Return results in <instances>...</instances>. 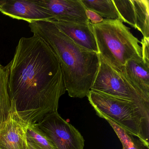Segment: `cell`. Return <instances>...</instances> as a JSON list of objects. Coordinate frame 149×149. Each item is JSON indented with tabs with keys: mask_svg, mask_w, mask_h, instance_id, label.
Here are the masks:
<instances>
[{
	"mask_svg": "<svg viewBox=\"0 0 149 149\" xmlns=\"http://www.w3.org/2000/svg\"><path fill=\"white\" fill-rule=\"evenodd\" d=\"M9 93L19 115L29 124L57 111L66 91L60 63L40 37H22L5 67Z\"/></svg>",
	"mask_w": 149,
	"mask_h": 149,
	"instance_id": "1",
	"label": "cell"
},
{
	"mask_svg": "<svg viewBox=\"0 0 149 149\" xmlns=\"http://www.w3.org/2000/svg\"><path fill=\"white\" fill-rule=\"evenodd\" d=\"M91 25L98 54L116 70L119 71L130 60L142 61L140 41L122 21L104 19Z\"/></svg>",
	"mask_w": 149,
	"mask_h": 149,
	"instance_id": "4",
	"label": "cell"
},
{
	"mask_svg": "<svg viewBox=\"0 0 149 149\" xmlns=\"http://www.w3.org/2000/svg\"><path fill=\"white\" fill-rule=\"evenodd\" d=\"M86 15L88 19L92 25L101 23L104 19V18L97 13L88 9H86Z\"/></svg>",
	"mask_w": 149,
	"mask_h": 149,
	"instance_id": "19",
	"label": "cell"
},
{
	"mask_svg": "<svg viewBox=\"0 0 149 149\" xmlns=\"http://www.w3.org/2000/svg\"><path fill=\"white\" fill-rule=\"evenodd\" d=\"M120 21L136 29V13L132 0H113Z\"/></svg>",
	"mask_w": 149,
	"mask_h": 149,
	"instance_id": "17",
	"label": "cell"
},
{
	"mask_svg": "<svg viewBox=\"0 0 149 149\" xmlns=\"http://www.w3.org/2000/svg\"><path fill=\"white\" fill-rule=\"evenodd\" d=\"M29 125L19 115L12 100L7 118L0 127V149H29L26 132Z\"/></svg>",
	"mask_w": 149,
	"mask_h": 149,
	"instance_id": "7",
	"label": "cell"
},
{
	"mask_svg": "<svg viewBox=\"0 0 149 149\" xmlns=\"http://www.w3.org/2000/svg\"><path fill=\"white\" fill-rule=\"evenodd\" d=\"M37 124L56 149H84V139L78 130L58 114L53 112Z\"/></svg>",
	"mask_w": 149,
	"mask_h": 149,
	"instance_id": "6",
	"label": "cell"
},
{
	"mask_svg": "<svg viewBox=\"0 0 149 149\" xmlns=\"http://www.w3.org/2000/svg\"><path fill=\"white\" fill-rule=\"evenodd\" d=\"M89 102L97 116L107 117L149 148V106L90 90Z\"/></svg>",
	"mask_w": 149,
	"mask_h": 149,
	"instance_id": "3",
	"label": "cell"
},
{
	"mask_svg": "<svg viewBox=\"0 0 149 149\" xmlns=\"http://www.w3.org/2000/svg\"><path fill=\"white\" fill-rule=\"evenodd\" d=\"M98 116L105 119L109 123L120 139L123 145V149H144V146L139 139L135 138L134 136L107 117L102 115Z\"/></svg>",
	"mask_w": 149,
	"mask_h": 149,
	"instance_id": "16",
	"label": "cell"
},
{
	"mask_svg": "<svg viewBox=\"0 0 149 149\" xmlns=\"http://www.w3.org/2000/svg\"><path fill=\"white\" fill-rule=\"evenodd\" d=\"M53 17L52 20L88 24L86 9L81 0H37Z\"/></svg>",
	"mask_w": 149,
	"mask_h": 149,
	"instance_id": "9",
	"label": "cell"
},
{
	"mask_svg": "<svg viewBox=\"0 0 149 149\" xmlns=\"http://www.w3.org/2000/svg\"><path fill=\"white\" fill-rule=\"evenodd\" d=\"M12 101L6 68L0 64V127L7 118Z\"/></svg>",
	"mask_w": 149,
	"mask_h": 149,
	"instance_id": "14",
	"label": "cell"
},
{
	"mask_svg": "<svg viewBox=\"0 0 149 149\" xmlns=\"http://www.w3.org/2000/svg\"><path fill=\"white\" fill-rule=\"evenodd\" d=\"M136 13V29L149 38V1L132 0Z\"/></svg>",
	"mask_w": 149,
	"mask_h": 149,
	"instance_id": "15",
	"label": "cell"
},
{
	"mask_svg": "<svg viewBox=\"0 0 149 149\" xmlns=\"http://www.w3.org/2000/svg\"><path fill=\"white\" fill-rule=\"evenodd\" d=\"M29 149H56L47 135L37 124H29L26 132Z\"/></svg>",
	"mask_w": 149,
	"mask_h": 149,
	"instance_id": "12",
	"label": "cell"
},
{
	"mask_svg": "<svg viewBox=\"0 0 149 149\" xmlns=\"http://www.w3.org/2000/svg\"><path fill=\"white\" fill-rule=\"evenodd\" d=\"M99 68L91 90L149 106V103L144 99L120 72L106 63L99 55Z\"/></svg>",
	"mask_w": 149,
	"mask_h": 149,
	"instance_id": "5",
	"label": "cell"
},
{
	"mask_svg": "<svg viewBox=\"0 0 149 149\" xmlns=\"http://www.w3.org/2000/svg\"><path fill=\"white\" fill-rule=\"evenodd\" d=\"M141 56L143 62L149 66V38L143 37L140 41Z\"/></svg>",
	"mask_w": 149,
	"mask_h": 149,
	"instance_id": "18",
	"label": "cell"
},
{
	"mask_svg": "<svg viewBox=\"0 0 149 149\" xmlns=\"http://www.w3.org/2000/svg\"><path fill=\"white\" fill-rule=\"evenodd\" d=\"M50 21L62 33L77 45L98 54L96 41L92 30L91 23L86 24Z\"/></svg>",
	"mask_w": 149,
	"mask_h": 149,
	"instance_id": "11",
	"label": "cell"
},
{
	"mask_svg": "<svg viewBox=\"0 0 149 149\" xmlns=\"http://www.w3.org/2000/svg\"><path fill=\"white\" fill-rule=\"evenodd\" d=\"M149 71V66L145 64L142 60L138 61L132 59L128 61L118 71L148 103Z\"/></svg>",
	"mask_w": 149,
	"mask_h": 149,
	"instance_id": "10",
	"label": "cell"
},
{
	"mask_svg": "<svg viewBox=\"0 0 149 149\" xmlns=\"http://www.w3.org/2000/svg\"><path fill=\"white\" fill-rule=\"evenodd\" d=\"M0 12L13 19L29 23L40 20H52L53 17L37 0L0 1Z\"/></svg>",
	"mask_w": 149,
	"mask_h": 149,
	"instance_id": "8",
	"label": "cell"
},
{
	"mask_svg": "<svg viewBox=\"0 0 149 149\" xmlns=\"http://www.w3.org/2000/svg\"><path fill=\"white\" fill-rule=\"evenodd\" d=\"M86 9L91 10L108 19H118L120 16L113 0H81Z\"/></svg>",
	"mask_w": 149,
	"mask_h": 149,
	"instance_id": "13",
	"label": "cell"
},
{
	"mask_svg": "<svg viewBox=\"0 0 149 149\" xmlns=\"http://www.w3.org/2000/svg\"><path fill=\"white\" fill-rule=\"evenodd\" d=\"M29 23L33 36L43 40L57 58L69 96L87 97L99 68L98 54L77 45L50 20Z\"/></svg>",
	"mask_w": 149,
	"mask_h": 149,
	"instance_id": "2",
	"label": "cell"
}]
</instances>
